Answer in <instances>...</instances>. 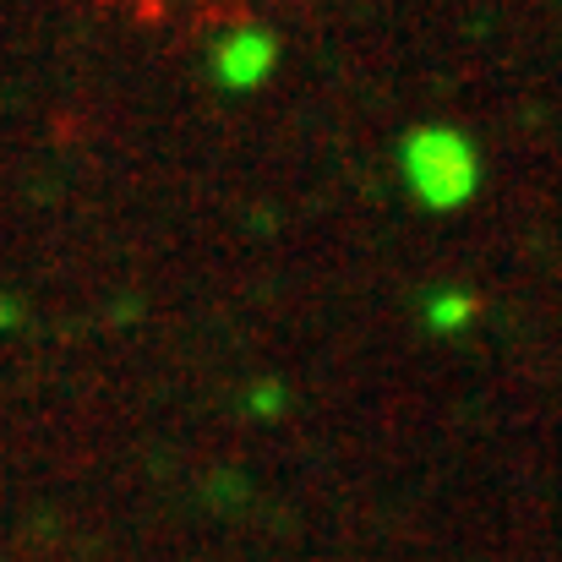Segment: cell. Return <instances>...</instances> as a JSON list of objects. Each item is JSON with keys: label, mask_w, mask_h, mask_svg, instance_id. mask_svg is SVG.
<instances>
[{"label": "cell", "mask_w": 562, "mask_h": 562, "mask_svg": "<svg viewBox=\"0 0 562 562\" xmlns=\"http://www.w3.org/2000/svg\"><path fill=\"white\" fill-rule=\"evenodd\" d=\"M398 165L409 196L431 213H453L481 191V148L453 126H415L398 148Z\"/></svg>", "instance_id": "obj_1"}, {"label": "cell", "mask_w": 562, "mask_h": 562, "mask_svg": "<svg viewBox=\"0 0 562 562\" xmlns=\"http://www.w3.org/2000/svg\"><path fill=\"white\" fill-rule=\"evenodd\" d=\"M273 66H279V38L268 27H235V33H224L213 44V77L229 93L262 88L273 77Z\"/></svg>", "instance_id": "obj_2"}, {"label": "cell", "mask_w": 562, "mask_h": 562, "mask_svg": "<svg viewBox=\"0 0 562 562\" xmlns=\"http://www.w3.org/2000/svg\"><path fill=\"white\" fill-rule=\"evenodd\" d=\"M420 317H426L431 334H459V328L475 323V295H464V290H437V295H426Z\"/></svg>", "instance_id": "obj_3"}, {"label": "cell", "mask_w": 562, "mask_h": 562, "mask_svg": "<svg viewBox=\"0 0 562 562\" xmlns=\"http://www.w3.org/2000/svg\"><path fill=\"white\" fill-rule=\"evenodd\" d=\"M246 409H251L257 420H273V415L284 409V387H279V382H257V387L246 393Z\"/></svg>", "instance_id": "obj_4"}]
</instances>
